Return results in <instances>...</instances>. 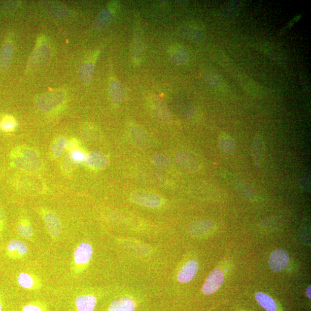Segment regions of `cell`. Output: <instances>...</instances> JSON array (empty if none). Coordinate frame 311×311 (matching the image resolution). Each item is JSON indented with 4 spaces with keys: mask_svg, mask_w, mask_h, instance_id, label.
I'll use <instances>...</instances> for the list:
<instances>
[{
    "mask_svg": "<svg viewBox=\"0 0 311 311\" xmlns=\"http://www.w3.org/2000/svg\"><path fill=\"white\" fill-rule=\"evenodd\" d=\"M135 303L130 297H123L114 300L110 304L108 311H134Z\"/></svg>",
    "mask_w": 311,
    "mask_h": 311,
    "instance_id": "20",
    "label": "cell"
},
{
    "mask_svg": "<svg viewBox=\"0 0 311 311\" xmlns=\"http://www.w3.org/2000/svg\"><path fill=\"white\" fill-rule=\"evenodd\" d=\"M84 161L89 167L95 169H104L109 164L108 157L104 153L98 151L89 153Z\"/></svg>",
    "mask_w": 311,
    "mask_h": 311,
    "instance_id": "15",
    "label": "cell"
},
{
    "mask_svg": "<svg viewBox=\"0 0 311 311\" xmlns=\"http://www.w3.org/2000/svg\"><path fill=\"white\" fill-rule=\"evenodd\" d=\"M3 223H4V215H3V212L1 210H0V231H1V230L2 229Z\"/></svg>",
    "mask_w": 311,
    "mask_h": 311,
    "instance_id": "39",
    "label": "cell"
},
{
    "mask_svg": "<svg viewBox=\"0 0 311 311\" xmlns=\"http://www.w3.org/2000/svg\"><path fill=\"white\" fill-rule=\"evenodd\" d=\"M70 156L72 161L75 164H79L82 163L85 161L86 155L81 151L74 150L70 153Z\"/></svg>",
    "mask_w": 311,
    "mask_h": 311,
    "instance_id": "36",
    "label": "cell"
},
{
    "mask_svg": "<svg viewBox=\"0 0 311 311\" xmlns=\"http://www.w3.org/2000/svg\"><path fill=\"white\" fill-rule=\"evenodd\" d=\"M310 175L309 173L302 175L300 180V188L306 192L310 190Z\"/></svg>",
    "mask_w": 311,
    "mask_h": 311,
    "instance_id": "35",
    "label": "cell"
},
{
    "mask_svg": "<svg viewBox=\"0 0 311 311\" xmlns=\"http://www.w3.org/2000/svg\"><path fill=\"white\" fill-rule=\"evenodd\" d=\"M23 311H42V310L39 306L29 304L24 306Z\"/></svg>",
    "mask_w": 311,
    "mask_h": 311,
    "instance_id": "37",
    "label": "cell"
},
{
    "mask_svg": "<svg viewBox=\"0 0 311 311\" xmlns=\"http://www.w3.org/2000/svg\"><path fill=\"white\" fill-rule=\"evenodd\" d=\"M224 275L223 272L219 268H216L211 272L204 282L202 292L204 295H211L220 288L223 284Z\"/></svg>",
    "mask_w": 311,
    "mask_h": 311,
    "instance_id": "6",
    "label": "cell"
},
{
    "mask_svg": "<svg viewBox=\"0 0 311 311\" xmlns=\"http://www.w3.org/2000/svg\"><path fill=\"white\" fill-rule=\"evenodd\" d=\"M67 140L65 137L59 138L56 143L53 144L52 147V152L53 155L58 158L60 157L63 151L67 148Z\"/></svg>",
    "mask_w": 311,
    "mask_h": 311,
    "instance_id": "32",
    "label": "cell"
},
{
    "mask_svg": "<svg viewBox=\"0 0 311 311\" xmlns=\"http://www.w3.org/2000/svg\"><path fill=\"white\" fill-rule=\"evenodd\" d=\"M18 283L20 287L25 289L31 288L33 285V279L30 275L27 273H21L18 278Z\"/></svg>",
    "mask_w": 311,
    "mask_h": 311,
    "instance_id": "34",
    "label": "cell"
},
{
    "mask_svg": "<svg viewBox=\"0 0 311 311\" xmlns=\"http://www.w3.org/2000/svg\"><path fill=\"white\" fill-rule=\"evenodd\" d=\"M289 262V255L283 249H277L272 252L268 259V266L272 271L280 272L287 266Z\"/></svg>",
    "mask_w": 311,
    "mask_h": 311,
    "instance_id": "10",
    "label": "cell"
},
{
    "mask_svg": "<svg viewBox=\"0 0 311 311\" xmlns=\"http://www.w3.org/2000/svg\"><path fill=\"white\" fill-rule=\"evenodd\" d=\"M199 265L197 261L191 260L186 262L181 268L178 275L179 282L187 283L192 281L198 271Z\"/></svg>",
    "mask_w": 311,
    "mask_h": 311,
    "instance_id": "14",
    "label": "cell"
},
{
    "mask_svg": "<svg viewBox=\"0 0 311 311\" xmlns=\"http://www.w3.org/2000/svg\"><path fill=\"white\" fill-rule=\"evenodd\" d=\"M130 131L132 138L138 146L147 148L149 146L150 142H149L148 136L140 127L136 126H131Z\"/></svg>",
    "mask_w": 311,
    "mask_h": 311,
    "instance_id": "25",
    "label": "cell"
},
{
    "mask_svg": "<svg viewBox=\"0 0 311 311\" xmlns=\"http://www.w3.org/2000/svg\"><path fill=\"white\" fill-rule=\"evenodd\" d=\"M12 164L15 167L28 172H37L41 168L42 164L37 152L31 149L13 151Z\"/></svg>",
    "mask_w": 311,
    "mask_h": 311,
    "instance_id": "2",
    "label": "cell"
},
{
    "mask_svg": "<svg viewBox=\"0 0 311 311\" xmlns=\"http://www.w3.org/2000/svg\"><path fill=\"white\" fill-rule=\"evenodd\" d=\"M310 290H311V287L309 286L308 287L307 289H306V296H307V297L309 298V299H310L311 296H310Z\"/></svg>",
    "mask_w": 311,
    "mask_h": 311,
    "instance_id": "40",
    "label": "cell"
},
{
    "mask_svg": "<svg viewBox=\"0 0 311 311\" xmlns=\"http://www.w3.org/2000/svg\"><path fill=\"white\" fill-rule=\"evenodd\" d=\"M14 48L11 43H7L3 46L0 52V70L6 72L12 64L14 59Z\"/></svg>",
    "mask_w": 311,
    "mask_h": 311,
    "instance_id": "19",
    "label": "cell"
},
{
    "mask_svg": "<svg viewBox=\"0 0 311 311\" xmlns=\"http://www.w3.org/2000/svg\"><path fill=\"white\" fill-rule=\"evenodd\" d=\"M96 303V298L91 295L79 296L75 301L78 311H93Z\"/></svg>",
    "mask_w": 311,
    "mask_h": 311,
    "instance_id": "21",
    "label": "cell"
},
{
    "mask_svg": "<svg viewBox=\"0 0 311 311\" xmlns=\"http://www.w3.org/2000/svg\"><path fill=\"white\" fill-rule=\"evenodd\" d=\"M132 199L141 205L151 208L160 206L163 201L159 195L143 192L134 193L132 195Z\"/></svg>",
    "mask_w": 311,
    "mask_h": 311,
    "instance_id": "12",
    "label": "cell"
},
{
    "mask_svg": "<svg viewBox=\"0 0 311 311\" xmlns=\"http://www.w3.org/2000/svg\"><path fill=\"white\" fill-rule=\"evenodd\" d=\"M236 189L242 197L247 199H252L255 197V192L249 183L240 180L236 183Z\"/></svg>",
    "mask_w": 311,
    "mask_h": 311,
    "instance_id": "27",
    "label": "cell"
},
{
    "mask_svg": "<svg viewBox=\"0 0 311 311\" xmlns=\"http://www.w3.org/2000/svg\"><path fill=\"white\" fill-rule=\"evenodd\" d=\"M7 251L11 256H23L27 252V246L22 241L14 240L8 245Z\"/></svg>",
    "mask_w": 311,
    "mask_h": 311,
    "instance_id": "26",
    "label": "cell"
},
{
    "mask_svg": "<svg viewBox=\"0 0 311 311\" xmlns=\"http://www.w3.org/2000/svg\"><path fill=\"white\" fill-rule=\"evenodd\" d=\"M221 150L227 154H233L236 151V144L231 136L226 133L221 134L219 137Z\"/></svg>",
    "mask_w": 311,
    "mask_h": 311,
    "instance_id": "23",
    "label": "cell"
},
{
    "mask_svg": "<svg viewBox=\"0 0 311 311\" xmlns=\"http://www.w3.org/2000/svg\"><path fill=\"white\" fill-rule=\"evenodd\" d=\"M131 52L133 63L135 65H139L143 61L144 43L142 28L139 25H136V29L134 32Z\"/></svg>",
    "mask_w": 311,
    "mask_h": 311,
    "instance_id": "8",
    "label": "cell"
},
{
    "mask_svg": "<svg viewBox=\"0 0 311 311\" xmlns=\"http://www.w3.org/2000/svg\"><path fill=\"white\" fill-rule=\"evenodd\" d=\"M152 161L157 168L161 169L167 168L171 164V160L167 156L161 153H156L153 156Z\"/></svg>",
    "mask_w": 311,
    "mask_h": 311,
    "instance_id": "30",
    "label": "cell"
},
{
    "mask_svg": "<svg viewBox=\"0 0 311 311\" xmlns=\"http://www.w3.org/2000/svg\"><path fill=\"white\" fill-rule=\"evenodd\" d=\"M204 81L208 86L212 88L218 87L222 82L221 76L215 72H209L204 76Z\"/></svg>",
    "mask_w": 311,
    "mask_h": 311,
    "instance_id": "31",
    "label": "cell"
},
{
    "mask_svg": "<svg viewBox=\"0 0 311 311\" xmlns=\"http://www.w3.org/2000/svg\"><path fill=\"white\" fill-rule=\"evenodd\" d=\"M176 159L177 163L187 172L194 173L200 168L198 160L195 156L188 152L181 151L178 152Z\"/></svg>",
    "mask_w": 311,
    "mask_h": 311,
    "instance_id": "9",
    "label": "cell"
},
{
    "mask_svg": "<svg viewBox=\"0 0 311 311\" xmlns=\"http://www.w3.org/2000/svg\"><path fill=\"white\" fill-rule=\"evenodd\" d=\"M100 53L99 50L94 51L85 59L79 67V78L85 86H89L92 82L95 70L96 62Z\"/></svg>",
    "mask_w": 311,
    "mask_h": 311,
    "instance_id": "4",
    "label": "cell"
},
{
    "mask_svg": "<svg viewBox=\"0 0 311 311\" xmlns=\"http://www.w3.org/2000/svg\"><path fill=\"white\" fill-rule=\"evenodd\" d=\"M255 299L262 307L267 311H277L278 304L272 298L263 292H257L255 294Z\"/></svg>",
    "mask_w": 311,
    "mask_h": 311,
    "instance_id": "24",
    "label": "cell"
},
{
    "mask_svg": "<svg viewBox=\"0 0 311 311\" xmlns=\"http://www.w3.org/2000/svg\"><path fill=\"white\" fill-rule=\"evenodd\" d=\"M148 103L154 116L162 121H168L172 117L171 112L165 102L158 96H151L148 98Z\"/></svg>",
    "mask_w": 311,
    "mask_h": 311,
    "instance_id": "7",
    "label": "cell"
},
{
    "mask_svg": "<svg viewBox=\"0 0 311 311\" xmlns=\"http://www.w3.org/2000/svg\"><path fill=\"white\" fill-rule=\"evenodd\" d=\"M67 96L66 90L55 89L47 92L37 98L36 103L38 110L42 112H52L64 103Z\"/></svg>",
    "mask_w": 311,
    "mask_h": 311,
    "instance_id": "3",
    "label": "cell"
},
{
    "mask_svg": "<svg viewBox=\"0 0 311 311\" xmlns=\"http://www.w3.org/2000/svg\"><path fill=\"white\" fill-rule=\"evenodd\" d=\"M265 145L263 138L258 134L254 137L251 146V155L254 163L261 167L265 158Z\"/></svg>",
    "mask_w": 311,
    "mask_h": 311,
    "instance_id": "11",
    "label": "cell"
},
{
    "mask_svg": "<svg viewBox=\"0 0 311 311\" xmlns=\"http://www.w3.org/2000/svg\"><path fill=\"white\" fill-rule=\"evenodd\" d=\"M18 232L19 235L24 238H29L33 235V230L31 226L25 223H21L19 224Z\"/></svg>",
    "mask_w": 311,
    "mask_h": 311,
    "instance_id": "33",
    "label": "cell"
},
{
    "mask_svg": "<svg viewBox=\"0 0 311 311\" xmlns=\"http://www.w3.org/2000/svg\"><path fill=\"white\" fill-rule=\"evenodd\" d=\"M213 223L211 221H196L190 225L189 230L192 234L202 233L210 229Z\"/></svg>",
    "mask_w": 311,
    "mask_h": 311,
    "instance_id": "29",
    "label": "cell"
},
{
    "mask_svg": "<svg viewBox=\"0 0 311 311\" xmlns=\"http://www.w3.org/2000/svg\"><path fill=\"white\" fill-rule=\"evenodd\" d=\"M179 34L184 39L194 42H201L204 38L203 31L192 25H183L179 29Z\"/></svg>",
    "mask_w": 311,
    "mask_h": 311,
    "instance_id": "17",
    "label": "cell"
},
{
    "mask_svg": "<svg viewBox=\"0 0 311 311\" xmlns=\"http://www.w3.org/2000/svg\"><path fill=\"white\" fill-rule=\"evenodd\" d=\"M53 52L52 45L48 38L43 34L38 36L27 61L26 74H31L43 67L52 58Z\"/></svg>",
    "mask_w": 311,
    "mask_h": 311,
    "instance_id": "1",
    "label": "cell"
},
{
    "mask_svg": "<svg viewBox=\"0 0 311 311\" xmlns=\"http://www.w3.org/2000/svg\"><path fill=\"white\" fill-rule=\"evenodd\" d=\"M45 223L49 233L52 236L57 237L61 232V225L60 221L53 214H46L45 216Z\"/></svg>",
    "mask_w": 311,
    "mask_h": 311,
    "instance_id": "22",
    "label": "cell"
},
{
    "mask_svg": "<svg viewBox=\"0 0 311 311\" xmlns=\"http://www.w3.org/2000/svg\"><path fill=\"white\" fill-rule=\"evenodd\" d=\"M170 59L174 65L182 66L189 61V54L180 45L174 44L169 49Z\"/></svg>",
    "mask_w": 311,
    "mask_h": 311,
    "instance_id": "16",
    "label": "cell"
},
{
    "mask_svg": "<svg viewBox=\"0 0 311 311\" xmlns=\"http://www.w3.org/2000/svg\"><path fill=\"white\" fill-rule=\"evenodd\" d=\"M77 143L75 141H71L69 143L67 144V148L70 149L74 148L75 146H76Z\"/></svg>",
    "mask_w": 311,
    "mask_h": 311,
    "instance_id": "38",
    "label": "cell"
},
{
    "mask_svg": "<svg viewBox=\"0 0 311 311\" xmlns=\"http://www.w3.org/2000/svg\"><path fill=\"white\" fill-rule=\"evenodd\" d=\"M117 9V4L116 3H109L108 6L101 11L97 15L93 24V30L95 32H100L107 28L112 23Z\"/></svg>",
    "mask_w": 311,
    "mask_h": 311,
    "instance_id": "5",
    "label": "cell"
},
{
    "mask_svg": "<svg viewBox=\"0 0 311 311\" xmlns=\"http://www.w3.org/2000/svg\"><path fill=\"white\" fill-rule=\"evenodd\" d=\"M0 311H2V307L1 303H0Z\"/></svg>",
    "mask_w": 311,
    "mask_h": 311,
    "instance_id": "41",
    "label": "cell"
},
{
    "mask_svg": "<svg viewBox=\"0 0 311 311\" xmlns=\"http://www.w3.org/2000/svg\"><path fill=\"white\" fill-rule=\"evenodd\" d=\"M93 249L87 243H82L77 248L74 253L75 262L78 265L88 263L92 257Z\"/></svg>",
    "mask_w": 311,
    "mask_h": 311,
    "instance_id": "18",
    "label": "cell"
},
{
    "mask_svg": "<svg viewBox=\"0 0 311 311\" xmlns=\"http://www.w3.org/2000/svg\"><path fill=\"white\" fill-rule=\"evenodd\" d=\"M109 92L111 100L114 105H119L125 101L126 98L125 89L121 83L115 78L110 81Z\"/></svg>",
    "mask_w": 311,
    "mask_h": 311,
    "instance_id": "13",
    "label": "cell"
},
{
    "mask_svg": "<svg viewBox=\"0 0 311 311\" xmlns=\"http://www.w3.org/2000/svg\"><path fill=\"white\" fill-rule=\"evenodd\" d=\"M17 127L16 119L10 115L3 116L0 120V129L4 132H12Z\"/></svg>",
    "mask_w": 311,
    "mask_h": 311,
    "instance_id": "28",
    "label": "cell"
}]
</instances>
